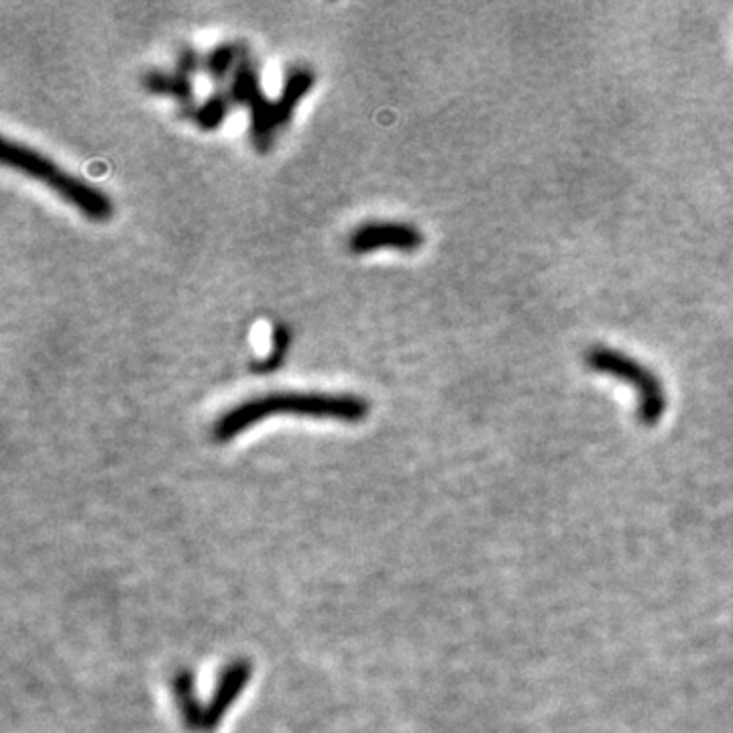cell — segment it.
Segmentation results:
<instances>
[{"label": "cell", "instance_id": "6da1fadb", "mask_svg": "<svg viewBox=\"0 0 733 733\" xmlns=\"http://www.w3.org/2000/svg\"><path fill=\"white\" fill-rule=\"evenodd\" d=\"M367 414L369 404L347 394H269L224 411L214 424L212 435L218 442H226L269 416H310L359 423Z\"/></svg>", "mask_w": 733, "mask_h": 733}, {"label": "cell", "instance_id": "7a4b0ae2", "mask_svg": "<svg viewBox=\"0 0 733 733\" xmlns=\"http://www.w3.org/2000/svg\"><path fill=\"white\" fill-rule=\"evenodd\" d=\"M2 162L23 174L35 177L55 190L63 200L88 216L90 221H109L112 214V202L99 187L88 184L75 175L62 172L55 163L41 155L39 151L29 150L23 143L11 139L2 141Z\"/></svg>", "mask_w": 733, "mask_h": 733}, {"label": "cell", "instance_id": "3957f363", "mask_svg": "<svg viewBox=\"0 0 733 733\" xmlns=\"http://www.w3.org/2000/svg\"><path fill=\"white\" fill-rule=\"evenodd\" d=\"M584 365L595 374L609 375L632 387L638 396V418L647 426H654L666 411V391L659 375L650 371L644 363L625 355L622 350L593 345L584 350Z\"/></svg>", "mask_w": 733, "mask_h": 733}, {"label": "cell", "instance_id": "277c9868", "mask_svg": "<svg viewBox=\"0 0 733 733\" xmlns=\"http://www.w3.org/2000/svg\"><path fill=\"white\" fill-rule=\"evenodd\" d=\"M314 75L310 70L298 68L289 72L286 86L277 100L259 99L251 106V138L259 151L269 150L274 143L275 129L284 125L298 100L310 90Z\"/></svg>", "mask_w": 733, "mask_h": 733}, {"label": "cell", "instance_id": "5b68a950", "mask_svg": "<svg viewBox=\"0 0 733 733\" xmlns=\"http://www.w3.org/2000/svg\"><path fill=\"white\" fill-rule=\"evenodd\" d=\"M424 245V235L406 223H367L355 228L348 238V250L357 255L374 251L394 250L401 253L418 251Z\"/></svg>", "mask_w": 733, "mask_h": 733}, {"label": "cell", "instance_id": "8992f818", "mask_svg": "<svg viewBox=\"0 0 733 733\" xmlns=\"http://www.w3.org/2000/svg\"><path fill=\"white\" fill-rule=\"evenodd\" d=\"M251 676V664L241 660L235 662L233 666H228L223 672L221 681L216 684V691L211 699V705L204 709L202 715V732H211L221 721H223L224 713L233 707L236 696L243 693V689L247 686V681Z\"/></svg>", "mask_w": 733, "mask_h": 733}, {"label": "cell", "instance_id": "52a82bcc", "mask_svg": "<svg viewBox=\"0 0 733 733\" xmlns=\"http://www.w3.org/2000/svg\"><path fill=\"white\" fill-rule=\"evenodd\" d=\"M228 96L233 102L238 104H250L253 106L257 100L262 99V90H259V75H257V68L255 63L251 62L247 55H243V60L236 65L233 82H231V90Z\"/></svg>", "mask_w": 733, "mask_h": 733}, {"label": "cell", "instance_id": "ba28073f", "mask_svg": "<svg viewBox=\"0 0 733 733\" xmlns=\"http://www.w3.org/2000/svg\"><path fill=\"white\" fill-rule=\"evenodd\" d=\"M174 695L177 701V707L184 715V721L187 727L192 730H200L202 727V715L204 709L200 707L196 703V695H194V681L190 672H180L174 681Z\"/></svg>", "mask_w": 733, "mask_h": 733}, {"label": "cell", "instance_id": "9c48e42d", "mask_svg": "<svg viewBox=\"0 0 733 733\" xmlns=\"http://www.w3.org/2000/svg\"><path fill=\"white\" fill-rule=\"evenodd\" d=\"M145 86L150 88L151 92L155 94H172L177 100L192 99V84H190V75L175 72V74H167V72H150L145 75Z\"/></svg>", "mask_w": 733, "mask_h": 733}, {"label": "cell", "instance_id": "30bf717a", "mask_svg": "<svg viewBox=\"0 0 733 733\" xmlns=\"http://www.w3.org/2000/svg\"><path fill=\"white\" fill-rule=\"evenodd\" d=\"M243 51L235 43H223L204 58V70L214 78V80H224L226 74L238 65V62L243 60Z\"/></svg>", "mask_w": 733, "mask_h": 733}, {"label": "cell", "instance_id": "8fae6325", "mask_svg": "<svg viewBox=\"0 0 733 733\" xmlns=\"http://www.w3.org/2000/svg\"><path fill=\"white\" fill-rule=\"evenodd\" d=\"M289 340H292V333H289L286 324H275L269 355L265 359L253 363L251 365V371L259 375L275 371L282 365V360H284V355H286L287 347H289Z\"/></svg>", "mask_w": 733, "mask_h": 733}, {"label": "cell", "instance_id": "7c38bea8", "mask_svg": "<svg viewBox=\"0 0 733 733\" xmlns=\"http://www.w3.org/2000/svg\"><path fill=\"white\" fill-rule=\"evenodd\" d=\"M231 102H233V100L228 96V92H226V94H223V92L212 94V96L204 100L198 109L194 111V121H196L202 129H216V126L223 123L224 116L228 114Z\"/></svg>", "mask_w": 733, "mask_h": 733}]
</instances>
